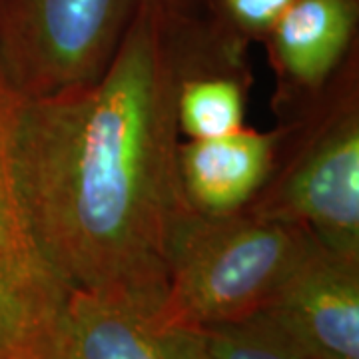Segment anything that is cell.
I'll return each instance as SVG.
<instances>
[{
    "label": "cell",
    "mask_w": 359,
    "mask_h": 359,
    "mask_svg": "<svg viewBox=\"0 0 359 359\" xmlns=\"http://www.w3.org/2000/svg\"><path fill=\"white\" fill-rule=\"evenodd\" d=\"M245 46L212 2L142 0L102 72L22 98L18 186L68 290L166 299L172 245L194 212L180 176V90L198 74H245Z\"/></svg>",
    "instance_id": "1"
},
{
    "label": "cell",
    "mask_w": 359,
    "mask_h": 359,
    "mask_svg": "<svg viewBox=\"0 0 359 359\" xmlns=\"http://www.w3.org/2000/svg\"><path fill=\"white\" fill-rule=\"evenodd\" d=\"M358 48L311 98L280 114L262 188L242 208L292 219L334 254L359 259Z\"/></svg>",
    "instance_id": "2"
},
{
    "label": "cell",
    "mask_w": 359,
    "mask_h": 359,
    "mask_svg": "<svg viewBox=\"0 0 359 359\" xmlns=\"http://www.w3.org/2000/svg\"><path fill=\"white\" fill-rule=\"evenodd\" d=\"M320 244L292 219L238 208L194 210L178 231L168 271V311L204 330L259 313Z\"/></svg>",
    "instance_id": "3"
},
{
    "label": "cell",
    "mask_w": 359,
    "mask_h": 359,
    "mask_svg": "<svg viewBox=\"0 0 359 359\" xmlns=\"http://www.w3.org/2000/svg\"><path fill=\"white\" fill-rule=\"evenodd\" d=\"M142 0H0V56L25 98L82 84L110 62Z\"/></svg>",
    "instance_id": "4"
},
{
    "label": "cell",
    "mask_w": 359,
    "mask_h": 359,
    "mask_svg": "<svg viewBox=\"0 0 359 359\" xmlns=\"http://www.w3.org/2000/svg\"><path fill=\"white\" fill-rule=\"evenodd\" d=\"M22 98L0 56V359H48L70 290L40 250L18 186Z\"/></svg>",
    "instance_id": "5"
},
{
    "label": "cell",
    "mask_w": 359,
    "mask_h": 359,
    "mask_svg": "<svg viewBox=\"0 0 359 359\" xmlns=\"http://www.w3.org/2000/svg\"><path fill=\"white\" fill-rule=\"evenodd\" d=\"M48 359H210L202 330L166 299L70 290Z\"/></svg>",
    "instance_id": "6"
},
{
    "label": "cell",
    "mask_w": 359,
    "mask_h": 359,
    "mask_svg": "<svg viewBox=\"0 0 359 359\" xmlns=\"http://www.w3.org/2000/svg\"><path fill=\"white\" fill-rule=\"evenodd\" d=\"M262 313L318 359H359V259L318 244Z\"/></svg>",
    "instance_id": "7"
},
{
    "label": "cell",
    "mask_w": 359,
    "mask_h": 359,
    "mask_svg": "<svg viewBox=\"0 0 359 359\" xmlns=\"http://www.w3.org/2000/svg\"><path fill=\"white\" fill-rule=\"evenodd\" d=\"M359 0H294L266 39L278 76V114L318 94L358 48Z\"/></svg>",
    "instance_id": "8"
},
{
    "label": "cell",
    "mask_w": 359,
    "mask_h": 359,
    "mask_svg": "<svg viewBox=\"0 0 359 359\" xmlns=\"http://www.w3.org/2000/svg\"><path fill=\"white\" fill-rule=\"evenodd\" d=\"M276 152V130H238L180 144V176L188 204L200 214H228L262 188Z\"/></svg>",
    "instance_id": "9"
},
{
    "label": "cell",
    "mask_w": 359,
    "mask_h": 359,
    "mask_svg": "<svg viewBox=\"0 0 359 359\" xmlns=\"http://www.w3.org/2000/svg\"><path fill=\"white\" fill-rule=\"evenodd\" d=\"M245 74L190 76L180 90L178 124L192 140L219 138L244 128Z\"/></svg>",
    "instance_id": "10"
},
{
    "label": "cell",
    "mask_w": 359,
    "mask_h": 359,
    "mask_svg": "<svg viewBox=\"0 0 359 359\" xmlns=\"http://www.w3.org/2000/svg\"><path fill=\"white\" fill-rule=\"evenodd\" d=\"M210 359H318L266 313L202 330Z\"/></svg>",
    "instance_id": "11"
},
{
    "label": "cell",
    "mask_w": 359,
    "mask_h": 359,
    "mask_svg": "<svg viewBox=\"0 0 359 359\" xmlns=\"http://www.w3.org/2000/svg\"><path fill=\"white\" fill-rule=\"evenodd\" d=\"M294 0H214L216 11L245 40L266 39Z\"/></svg>",
    "instance_id": "12"
}]
</instances>
